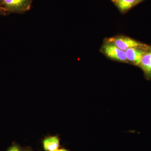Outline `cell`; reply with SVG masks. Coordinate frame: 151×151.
<instances>
[{"label":"cell","instance_id":"1","mask_svg":"<svg viewBox=\"0 0 151 151\" xmlns=\"http://www.w3.org/2000/svg\"><path fill=\"white\" fill-rule=\"evenodd\" d=\"M32 0H0V6L8 14H23L29 10Z\"/></svg>","mask_w":151,"mask_h":151},{"label":"cell","instance_id":"2","mask_svg":"<svg viewBox=\"0 0 151 151\" xmlns=\"http://www.w3.org/2000/svg\"><path fill=\"white\" fill-rule=\"evenodd\" d=\"M107 41L113 44L123 51L133 47H146L147 46L130 38L124 36H118L110 38Z\"/></svg>","mask_w":151,"mask_h":151},{"label":"cell","instance_id":"3","mask_svg":"<svg viewBox=\"0 0 151 151\" xmlns=\"http://www.w3.org/2000/svg\"><path fill=\"white\" fill-rule=\"evenodd\" d=\"M101 51L111 59L121 62H128L125 51L117 47L113 44L107 41L103 44Z\"/></svg>","mask_w":151,"mask_h":151},{"label":"cell","instance_id":"4","mask_svg":"<svg viewBox=\"0 0 151 151\" xmlns=\"http://www.w3.org/2000/svg\"><path fill=\"white\" fill-rule=\"evenodd\" d=\"M149 47L148 46L146 47H133L128 49L125 51L127 60L134 65L139 66L142 57Z\"/></svg>","mask_w":151,"mask_h":151},{"label":"cell","instance_id":"5","mask_svg":"<svg viewBox=\"0 0 151 151\" xmlns=\"http://www.w3.org/2000/svg\"><path fill=\"white\" fill-rule=\"evenodd\" d=\"M139 66L148 79H151V47H149L141 59Z\"/></svg>","mask_w":151,"mask_h":151},{"label":"cell","instance_id":"6","mask_svg":"<svg viewBox=\"0 0 151 151\" xmlns=\"http://www.w3.org/2000/svg\"><path fill=\"white\" fill-rule=\"evenodd\" d=\"M44 150L45 151H55L59 149L60 139L57 136L47 137L42 142Z\"/></svg>","mask_w":151,"mask_h":151},{"label":"cell","instance_id":"7","mask_svg":"<svg viewBox=\"0 0 151 151\" xmlns=\"http://www.w3.org/2000/svg\"><path fill=\"white\" fill-rule=\"evenodd\" d=\"M137 4V0H119L116 5L121 12H124Z\"/></svg>","mask_w":151,"mask_h":151},{"label":"cell","instance_id":"8","mask_svg":"<svg viewBox=\"0 0 151 151\" xmlns=\"http://www.w3.org/2000/svg\"><path fill=\"white\" fill-rule=\"evenodd\" d=\"M23 149L19 145L14 143L6 151H22Z\"/></svg>","mask_w":151,"mask_h":151},{"label":"cell","instance_id":"9","mask_svg":"<svg viewBox=\"0 0 151 151\" xmlns=\"http://www.w3.org/2000/svg\"><path fill=\"white\" fill-rule=\"evenodd\" d=\"M9 14L6 12L4 9L2 8L0 6V15L2 16H7Z\"/></svg>","mask_w":151,"mask_h":151},{"label":"cell","instance_id":"10","mask_svg":"<svg viewBox=\"0 0 151 151\" xmlns=\"http://www.w3.org/2000/svg\"><path fill=\"white\" fill-rule=\"evenodd\" d=\"M22 151H33L32 149L30 147H27L25 148L24 149H23Z\"/></svg>","mask_w":151,"mask_h":151},{"label":"cell","instance_id":"11","mask_svg":"<svg viewBox=\"0 0 151 151\" xmlns=\"http://www.w3.org/2000/svg\"><path fill=\"white\" fill-rule=\"evenodd\" d=\"M68 151L67 150L65 149H58V150H57L56 151Z\"/></svg>","mask_w":151,"mask_h":151},{"label":"cell","instance_id":"12","mask_svg":"<svg viewBox=\"0 0 151 151\" xmlns=\"http://www.w3.org/2000/svg\"><path fill=\"white\" fill-rule=\"evenodd\" d=\"M112 1H113V2L115 3V4H117V3H118V2L119 1V0H112Z\"/></svg>","mask_w":151,"mask_h":151},{"label":"cell","instance_id":"13","mask_svg":"<svg viewBox=\"0 0 151 151\" xmlns=\"http://www.w3.org/2000/svg\"><path fill=\"white\" fill-rule=\"evenodd\" d=\"M142 1L143 0H137V3L138 4V3Z\"/></svg>","mask_w":151,"mask_h":151}]
</instances>
